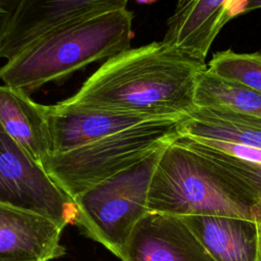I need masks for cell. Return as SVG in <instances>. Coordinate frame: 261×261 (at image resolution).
Instances as JSON below:
<instances>
[{"label":"cell","instance_id":"52a82bcc","mask_svg":"<svg viewBox=\"0 0 261 261\" xmlns=\"http://www.w3.org/2000/svg\"><path fill=\"white\" fill-rule=\"evenodd\" d=\"M45 110L52 154L70 151L136 125L167 121L132 112L80 106L67 100L46 105Z\"/></svg>","mask_w":261,"mask_h":261},{"label":"cell","instance_id":"d6986e66","mask_svg":"<svg viewBox=\"0 0 261 261\" xmlns=\"http://www.w3.org/2000/svg\"><path fill=\"white\" fill-rule=\"evenodd\" d=\"M256 261H261V232H260V239H259V247H258V254Z\"/></svg>","mask_w":261,"mask_h":261},{"label":"cell","instance_id":"ba28073f","mask_svg":"<svg viewBox=\"0 0 261 261\" xmlns=\"http://www.w3.org/2000/svg\"><path fill=\"white\" fill-rule=\"evenodd\" d=\"M128 0H22L4 39L7 61L47 32L76 19L126 8Z\"/></svg>","mask_w":261,"mask_h":261},{"label":"cell","instance_id":"5b68a950","mask_svg":"<svg viewBox=\"0 0 261 261\" xmlns=\"http://www.w3.org/2000/svg\"><path fill=\"white\" fill-rule=\"evenodd\" d=\"M179 122L136 125L70 151L51 154L42 165L53 181L74 199L171 142L179 135Z\"/></svg>","mask_w":261,"mask_h":261},{"label":"cell","instance_id":"9a60e30c","mask_svg":"<svg viewBox=\"0 0 261 261\" xmlns=\"http://www.w3.org/2000/svg\"><path fill=\"white\" fill-rule=\"evenodd\" d=\"M195 105L261 118L260 93L218 77L208 72L207 69L199 76Z\"/></svg>","mask_w":261,"mask_h":261},{"label":"cell","instance_id":"7c38bea8","mask_svg":"<svg viewBox=\"0 0 261 261\" xmlns=\"http://www.w3.org/2000/svg\"><path fill=\"white\" fill-rule=\"evenodd\" d=\"M215 261H256L261 222L220 216H179Z\"/></svg>","mask_w":261,"mask_h":261},{"label":"cell","instance_id":"8992f818","mask_svg":"<svg viewBox=\"0 0 261 261\" xmlns=\"http://www.w3.org/2000/svg\"><path fill=\"white\" fill-rule=\"evenodd\" d=\"M0 204L44 215L61 227L74 223V201L0 124Z\"/></svg>","mask_w":261,"mask_h":261},{"label":"cell","instance_id":"2e32d148","mask_svg":"<svg viewBox=\"0 0 261 261\" xmlns=\"http://www.w3.org/2000/svg\"><path fill=\"white\" fill-rule=\"evenodd\" d=\"M207 71L261 94V53H239L226 49L213 54Z\"/></svg>","mask_w":261,"mask_h":261},{"label":"cell","instance_id":"3957f363","mask_svg":"<svg viewBox=\"0 0 261 261\" xmlns=\"http://www.w3.org/2000/svg\"><path fill=\"white\" fill-rule=\"evenodd\" d=\"M133 19V12L124 8L63 23L0 66V80L29 95L47 83L62 81L129 49Z\"/></svg>","mask_w":261,"mask_h":261},{"label":"cell","instance_id":"ffe728a7","mask_svg":"<svg viewBox=\"0 0 261 261\" xmlns=\"http://www.w3.org/2000/svg\"><path fill=\"white\" fill-rule=\"evenodd\" d=\"M139 4H151L153 2H155L156 0H136Z\"/></svg>","mask_w":261,"mask_h":261},{"label":"cell","instance_id":"6da1fadb","mask_svg":"<svg viewBox=\"0 0 261 261\" xmlns=\"http://www.w3.org/2000/svg\"><path fill=\"white\" fill-rule=\"evenodd\" d=\"M148 209L261 222V164L179 135L164 148L154 169Z\"/></svg>","mask_w":261,"mask_h":261},{"label":"cell","instance_id":"8fae6325","mask_svg":"<svg viewBox=\"0 0 261 261\" xmlns=\"http://www.w3.org/2000/svg\"><path fill=\"white\" fill-rule=\"evenodd\" d=\"M63 227L52 219L0 204V261H50L65 254Z\"/></svg>","mask_w":261,"mask_h":261},{"label":"cell","instance_id":"ac0fdd59","mask_svg":"<svg viewBox=\"0 0 261 261\" xmlns=\"http://www.w3.org/2000/svg\"><path fill=\"white\" fill-rule=\"evenodd\" d=\"M261 8V0H241L240 14H245Z\"/></svg>","mask_w":261,"mask_h":261},{"label":"cell","instance_id":"5bb4252c","mask_svg":"<svg viewBox=\"0 0 261 261\" xmlns=\"http://www.w3.org/2000/svg\"><path fill=\"white\" fill-rule=\"evenodd\" d=\"M180 136L229 143L261 151V118L195 107L177 125Z\"/></svg>","mask_w":261,"mask_h":261},{"label":"cell","instance_id":"e0dca14e","mask_svg":"<svg viewBox=\"0 0 261 261\" xmlns=\"http://www.w3.org/2000/svg\"><path fill=\"white\" fill-rule=\"evenodd\" d=\"M22 0H0V51Z\"/></svg>","mask_w":261,"mask_h":261},{"label":"cell","instance_id":"277c9868","mask_svg":"<svg viewBox=\"0 0 261 261\" xmlns=\"http://www.w3.org/2000/svg\"><path fill=\"white\" fill-rule=\"evenodd\" d=\"M168 144L73 199L74 224L87 238L101 244L118 258L135 225L149 212L151 178Z\"/></svg>","mask_w":261,"mask_h":261},{"label":"cell","instance_id":"30bf717a","mask_svg":"<svg viewBox=\"0 0 261 261\" xmlns=\"http://www.w3.org/2000/svg\"><path fill=\"white\" fill-rule=\"evenodd\" d=\"M240 9L241 0H177L162 41L205 62L215 38Z\"/></svg>","mask_w":261,"mask_h":261},{"label":"cell","instance_id":"4fadbf2b","mask_svg":"<svg viewBox=\"0 0 261 261\" xmlns=\"http://www.w3.org/2000/svg\"><path fill=\"white\" fill-rule=\"evenodd\" d=\"M45 109L28 93L0 86V124L40 164L53 153Z\"/></svg>","mask_w":261,"mask_h":261},{"label":"cell","instance_id":"9c48e42d","mask_svg":"<svg viewBox=\"0 0 261 261\" xmlns=\"http://www.w3.org/2000/svg\"><path fill=\"white\" fill-rule=\"evenodd\" d=\"M121 261H215L179 216L148 212L135 225Z\"/></svg>","mask_w":261,"mask_h":261},{"label":"cell","instance_id":"7a4b0ae2","mask_svg":"<svg viewBox=\"0 0 261 261\" xmlns=\"http://www.w3.org/2000/svg\"><path fill=\"white\" fill-rule=\"evenodd\" d=\"M206 69L205 62L163 41L152 42L108 58L66 100L179 122L195 109L198 80Z\"/></svg>","mask_w":261,"mask_h":261}]
</instances>
